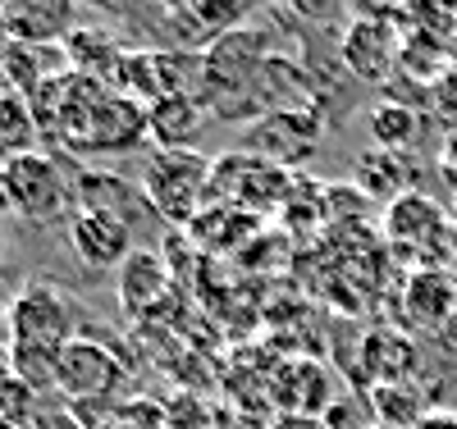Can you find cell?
Instances as JSON below:
<instances>
[{
  "label": "cell",
  "mask_w": 457,
  "mask_h": 429,
  "mask_svg": "<svg viewBox=\"0 0 457 429\" xmlns=\"http://www.w3.org/2000/svg\"><path fill=\"white\" fill-rule=\"evenodd\" d=\"M270 398L279 411H307V416H329L334 407V375L325 361L293 357L270 375Z\"/></svg>",
  "instance_id": "8fae6325"
},
{
  "label": "cell",
  "mask_w": 457,
  "mask_h": 429,
  "mask_svg": "<svg viewBox=\"0 0 457 429\" xmlns=\"http://www.w3.org/2000/svg\"><path fill=\"white\" fill-rule=\"evenodd\" d=\"M448 269L457 275V219H453V243H448Z\"/></svg>",
  "instance_id": "83f0119b"
},
{
  "label": "cell",
  "mask_w": 457,
  "mask_h": 429,
  "mask_svg": "<svg viewBox=\"0 0 457 429\" xmlns=\"http://www.w3.org/2000/svg\"><path fill=\"white\" fill-rule=\"evenodd\" d=\"M174 69H179V60L165 55V51H137V55H124L120 83L133 87L137 96H146V105H151L161 96H179L183 92V78H174Z\"/></svg>",
  "instance_id": "e0dca14e"
},
{
  "label": "cell",
  "mask_w": 457,
  "mask_h": 429,
  "mask_svg": "<svg viewBox=\"0 0 457 429\" xmlns=\"http://www.w3.org/2000/svg\"><path fill=\"white\" fill-rule=\"evenodd\" d=\"M385 243L394 256H407L416 269H448L453 219L426 192H403L385 210Z\"/></svg>",
  "instance_id": "3957f363"
},
{
  "label": "cell",
  "mask_w": 457,
  "mask_h": 429,
  "mask_svg": "<svg viewBox=\"0 0 457 429\" xmlns=\"http://www.w3.org/2000/svg\"><path fill=\"white\" fill-rule=\"evenodd\" d=\"M10 325V297H5V288H0V329Z\"/></svg>",
  "instance_id": "f1b7e54d"
},
{
  "label": "cell",
  "mask_w": 457,
  "mask_h": 429,
  "mask_svg": "<svg viewBox=\"0 0 457 429\" xmlns=\"http://www.w3.org/2000/svg\"><path fill=\"white\" fill-rule=\"evenodd\" d=\"M170 5H179V0H170Z\"/></svg>",
  "instance_id": "836d02e7"
},
{
  "label": "cell",
  "mask_w": 457,
  "mask_h": 429,
  "mask_svg": "<svg viewBox=\"0 0 457 429\" xmlns=\"http://www.w3.org/2000/svg\"><path fill=\"white\" fill-rule=\"evenodd\" d=\"M14 96V83H10V73H5V64H0V101H10Z\"/></svg>",
  "instance_id": "4316f807"
},
{
  "label": "cell",
  "mask_w": 457,
  "mask_h": 429,
  "mask_svg": "<svg viewBox=\"0 0 457 429\" xmlns=\"http://www.w3.org/2000/svg\"><path fill=\"white\" fill-rule=\"evenodd\" d=\"M142 197L170 224H193L211 197V161L202 151H151L142 165Z\"/></svg>",
  "instance_id": "7a4b0ae2"
},
{
  "label": "cell",
  "mask_w": 457,
  "mask_h": 429,
  "mask_svg": "<svg viewBox=\"0 0 457 429\" xmlns=\"http://www.w3.org/2000/svg\"><path fill=\"white\" fill-rule=\"evenodd\" d=\"M179 10L187 14V23H197L202 32L224 37V32L238 28V19H243L252 5H247V0H179Z\"/></svg>",
  "instance_id": "7402d4cb"
},
{
  "label": "cell",
  "mask_w": 457,
  "mask_h": 429,
  "mask_svg": "<svg viewBox=\"0 0 457 429\" xmlns=\"http://www.w3.org/2000/svg\"><path fill=\"white\" fill-rule=\"evenodd\" d=\"M124 384V366L120 357H110L101 342L92 338H73L64 352H60V366H55V388L69 393L73 402H101L110 398L114 388Z\"/></svg>",
  "instance_id": "52a82bcc"
},
{
  "label": "cell",
  "mask_w": 457,
  "mask_h": 429,
  "mask_svg": "<svg viewBox=\"0 0 457 429\" xmlns=\"http://www.w3.org/2000/svg\"><path fill=\"white\" fill-rule=\"evenodd\" d=\"M69 247L87 269H120L137 247H133V228L124 215L114 210H96V206H83L69 224Z\"/></svg>",
  "instance_id": "ba28073f"
},
{
  "label": "cell",
  "mask_w": 457,
  "mask_h": 429,
  "mask_svg": "<svg viewBox=\"0 0 457 429\" xmlns=\"http://www.w3.org/2000/svg\"><path fill=\"white\" fill-rule=\"evenodd\" d=\"M416 361H421V352H416L411 334H403V329H370L361 338V370H366L370 388L407 384L416 375Z\"/></svg>",
  "instance_id": "9a60e30c"
},
{
  "label": "cell",
  "mask_w": 457,
  "mask_h": 429,
  "mask_svg": "<svg viewBox=\"0 0 457 429\" xmlns=\"http://www.w3.org/2000/svg\"><path fill=\"white\" fill-rule=\"evenodd\" d=\"M32 398H37V388L10 366V347H5V357H0V420H23L32 411Z\"/></svg>",
  "instance_id": "603a6c76"
},
{
  "label": "cell",
  "mask_w": 457,
  "mask_h": 429,
  "mask_svg": "<svg viewBox=\"0 0 457 429\" xmlns=\"http://www.w3.org/2000/svg\"><path fill=\"white\" fill-rule=\"evenodd\" d=\"M0 260H5V233H0Z\"/></svg>",
  "instance_id": "4dcf8cb0"
},
{
  "label": "cell",
  "mask_w": 457,
  "mask_h": 429,
  "mask_svg": "<svg viewBox=\"0 0 457 429\" xmlns=\"http://www.w3.org/2000/svg\"><path fill=\"white\" fill-rule=\"evenodd\" d=\"M211 197L228 202V206H243L252 215H265L270 206L288 202L293 187H288V169L265 161L261 151H228L220 161H211Z\"/></svg>",
  "instance_id": "277c9868"
},
{
  "label": "cell",
  "mask_w": 457,
  "mask_h": 429,
  "mask_svg": "<svg viewBox=\"0 0 457 429\" xmlns=\"http://www.w3.org/2000/svg\"><path fill=\"white\" fill-rule=\"evenodd\" d=\"M366 124H370V137L379 142V151L403 155L416 142V133H421V114H416L411 105H403V101H379Z\"/></svg>",
  "instance_id": "d6986e66"
},
{
  "label": "cell",
  "mask_w": 457,
  "mask_h": 429,
  "mask_svg": "<svg viewBox=\"0 0 457 429\" xmlns=\"http://www.w3.org/2000/svg\"><path fill=\"white\" fill-rule=\"evenodd\" d=\"M366 402H370L375 425H385V429H416L426 420V411H435L411 379L407 384H379V388H370Z\"/></svg>",
  "instance_id": "ac0fdd59"
},
{
  "label": "cell",
  "mask_w": 457,
  "mask_h": 429,
  "mask_svg": "<svg viewBox=\"0 0 457 429\" xmlns=\"http://www.w3.org/2000/svg\"><path fill=\"white\" fill-rule=\"evenodd\" d=\"M416 429H457V411H448V407H435V411H426V420L416 425Z\"/></svg>",
  "instance_id": "d4e9b609"
},
{
  "label": "cell",
  "mask_w": 457,
  "mask_h": 429,
  "mask_svg": "<svg viewBox=\"0 0 457 429\" xmlns=\"http://www.w3.org/2000/svg\"><path fill=\"white\" fill-rule=\"evenodd\" d=\"M439 165H444V174L457 183V133H448V142H444V161H439Z\"/></svg>",
  "instance_id": "484cf974"
},
{
  "label": "cell",
  "mask_w": 457,
  "mask_h": 429,
  "mask_svg": "<svg viewBox=\"0 0 457 429\" xmlns=\"http://www.w3.org/2000/svg\"><path fill=\"white\" fill-rule=\"evenodd\" d=\"M265 37L234 28L211 42L206 60H202V83H206V101L220 110V120H243L238 110H247V92L261 87L265 73Z\"/></svg>",
  "instance_id": "6da1fadb"
},
{
  "label": "cell",
  "mask_w": 457,
  "mask_h": 429,
  "mask_svg": "<svg viewBox=\"0 0 457 429\" xmlns=\"http://www.w3.org/2000/svg\"><path fill=\"white\" fill-rule=\"evenodd\" d=\"M357 187L370 192V197H389L398 202L403 192H407V178H403V165H398V155L394 151H366L361 161H357Z\"/></svg>",
  "instance_id": "ffe728a7"
},
{
  "label": "cell",
  "mask_w": 457,
  "mask_h": 429,
  "mask_svg": "<svg viewBox=\"0 0 457 429\" xmlns=\"http://www.w3.org/2000/svg\"><path fill=\"white\" fill-rule=\"evenodd\" d=\"M37 142V114L28 105V96H10V101H0V151H5V161L10 155H23L32 151Z\"/></svg>",
  "instance_id": "44dd1931"
},
{
  "label": "cell",
  "mask_w": 457,
  "mask_h": 429,
  "mask_svg": "<svg viewBox=\"0 0 457 429\" xmlns=\"http://www.w3.org/2000/svg\"><path fill=\"white\" fill-rule=\"evenodd\" d=\"M187 228H193L197 247H206V252H238L261 233V215H252L243 206H228V202H206V210Z\"/></svg>",
  "instance_id": "2e32d148"
},
{
  "label": "cell",
  "mask_w": 457,
  "mask_h": 429,
  "mask_svg": "<svg viewBox=\"0 0 457 429\" xmlns=\"http://www.w3.org/2000/svg\"><path fill=\"white\" fill-rule=\"evenodd\" d=\"M73 342V316L60 288L28 284L10 301V352H64Z\"/></svg>",
  "instance_id": "5b68a950"
},
{
  "label": "cell",
  "mask_w": 457,
  "mask_h": 429,
  "mask_svg": "<svg viewBox=\"0 0 457 429\" xmlns=\"http://www.w3.org/2000/svg\"><path fill=\"white\" fill-rule=\"evenodd\" d=\"M247 5H275V0H247Z\"/></svg>",
  "instance_id": "f546056e"
},
{
  "label": "cell",
  "mask_w": 457,
  "mask_h": 429,
  "mask_svg": "<svg viewBox=\"0 0 457 429\" xmlns=\"http://www.w3.org/2000/svg\"><path fill=\"white\" fill-rule=\"evenodd\" d=\"M0 187H5L10 210L23 215V219H55L69 202V183H64L60 165L42 151L10 155V161L0 165Z\"/></svg>",
  "instance_id": "8992f818"
},
{
  "label": "cell",
  "mask_w": 457,
  "mask_h": 429,
  "mask_svg": "<svg viewBox=\"0 0 457 429\" xmlns=\"http://www.w3.org/2000/svg\"><path fill=\"white\" fill-rule=\"evenodd\" d=\"M370 429H385V425H370Z\"/></svg>",
  "instance_id": "d6a6232c"
},
{
  "label": "cell",
  "mask_w": 457,
  "mask_h": 429,
  "mask_svg": "<svg viewBox=\"0 0 457 429\" xmlns=\"http://www.w3.org/2000/svg\"><path fill=\"white\" fill-rule=\"evenodd\" d=\"M202 124H206V105L187 92L146 105V137L156 142V151H197Z\"/></svg>",
  "instance_id": "4fadbf2b"
},
{
  "label": "cell",
  "mask_w": 457,
  "mask_h": 429,
  "mask_svg": "<svg viewBox=\"0 0 457 429\" xmlns=\"http://www.w3.org/2000/svg\"><path fill=\"white\" fill-rule=\"evenodd\" d=\"M403 320L416 334H439L457 316V275L453 269H411L403 284Z\"/></svg>",
  "instance_id": "9c48e42d"
},
{
  "label": "cell",
  "mask_w": 457,
  "mask_h": 429,
  "mask_svg": "<svg viewBox=\"0 0 457 429\" xmlns=\"http://www.w3.org/2000/svg\"><path fill=\"white\" fill-rule=\"evenodd\" d=\"M0 429H19V425H14V420H0Z\"/></svg>",
  "instance_id": "1f68e13d"
},
{
  "label": "cell",
  "mask_w": 457,
  "mask_h": 429,
  "mask_svg": "<svg viewBox=\"0 0 457 429\" xmlns=\"http://www.w3.org/2000/svg\"><path fill=\"white\" fill-rule=\"evenodd\" d=\"M265 429H334L325 416H307V411H275Z\"/></svg>",
  "instance_id": "cb8c5ba5"
},
{
  "label": "cell",
  "mask_w": 457,
  "mask_h": 429,
  "mask_svg": "<svg viewBox=\"0 0 457 429\" xmlns=\"http://www.w3.org/2000/svg\"><path fill=\"white\" fill-rule=\"evenodd\" d=\"M0 28L10 42L55 46L73 32V0H0Z\"/></svg>",
  "instance_id": "7c38bea8"
},
{
  "label": "cell",
  "mask_w": 457,
  "mask_h": 429,
  "mask_svg": "<svg viewBox=\"0 0 457 429\" xmlns=\"http://www.w3.org/2000/svg\"><path fill=\"white\" fill-rule=\"evenodd\" d=\"M165 297H170V265L161 260V252L137 247L120 265V306L129 316H156Z\"/></svg>",
  "instance_id": "5bb4252c"
},
{
  "label": "cell",
  "mask_w": 457,
  "mask_h": 429,
  "mask_svg": "<svg viewBox=\"0 0 457 429\" xmlns=\"http://www.w3.org/2000/svg\"><path fill=\"white\" fill-rule=\"evenodd\" d=\"M403 60V42L385 19H357L343 32V64L361 83H385Z\"/></svg>",
  "instance_id": "30bf717a"
}]
</instances>
